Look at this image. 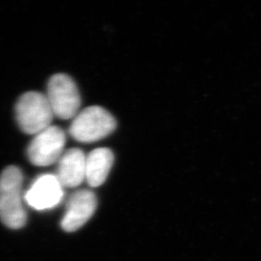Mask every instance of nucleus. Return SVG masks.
Instances as JSON below:
<instances>
[{
  "instance_id": "nucleus-4",
  "label": "nucleus",
  "mask_w": 261,
  "mask_h": 261,
  "mask_svg": "<svg viewBox=\"0 0 261 261\" xmlns=\"http://www.w3.org/2000/svg\"><path fill=\"white\" fill-rule=\"evenodd\" d=\"M47 99L54 115L72 119L79 113L82 99L74 80L65 74L53 75L47 84Z\"/></svg>"
},
{
  "instance_id": "nucleus-7",
  "label": "nucleus",
  "mask_w": 261,
  "mask_h": 261,
  "mask_svg": "<svg viewBox=\"0 0 261 261\" xmlns=\"http://www.w3.org/2000/svg\"><path fill=\"white\" fill-rule=\"evenodd\" d=\"M64 188L56 174L41 175L24 195L28 205L36 210H47L58 205L64 196Z\"/></svg>"
},
{
  "instance_id": "nucleus-9",
  "label": "nucleus",
  "mask_w": 261,
  "mask_h": 261,
  "mask_svg": "<svg viewBox=\"0 0 261 261\" xmlns=\"http://www.w3.org/2000/svg\"><path fill=\"white\" fill-rule=\"evenodd\" d=\"M114 163V155L109 148L91 151L85 160V180L90 187L102 186L109 176Z\"/></svg>"
},
{
  "instance_id": "nucleus-8",
  "label": "nucleus",
  "mask_w": 261,
  "mask_h": 261,
  "mask_svg": "<svg viewBox=\"0 0 261 261\" xmlns=\"http://www.w3.org/2000/svg\"><path fill=\"white\" fill-rule=\"evenodd\" d=\"M86 156L79 148L63 152L57 162L56 176L63 188H75L85 180Z\"/></svg>"
},
{
  "instance_id": "nucleus-5",
  "label": "nucleus",
  "mask_w": 261,
  "mask_h": 261,
  "mask_svg": "<svg viewBox=\"0 0 261 261\" xmlns=\"http://www.w3.org/2000/svg\"><path fill=\"white\" fill-rule=\"evenodd\" d=\"M66 143L65 133L57 126H49L35 135L28 147V158L37 167H47L62 156Z\"/></svg>"
},
{
  "instance_id": "nucleus-3",
  "label": "nucleus",
  "mask_w": 261,
  "mask_h": 261,
  "mask_svg": "<svg viewBox=\"0 0 261 261\" xmlns=\"http://www.w3.org/2000/svg\"><path fill=\"white\" fill-rule=\"evenodd\" d=\"M15 111L19 129L28 135H37L47 129L55 116L47 96L36 91L22 94Z\"/></svg>"
},
{
  "instance_id": "nucleus-6",
  "label": "nucleus",
  "mask_w": 261,
  "mask_h": 261,
  "mask_svg": "<svg viewBox=\"0 0 261 261\" xmlns=\"http://www.w3.org/2000/svg\"><path fill=\"white\" fill-rule=\"evenodd\" d=\"M97 208V197L89 190H79L69 198L61 227L67 232H74L86 224Z\"/></svg>"
},
{
  "instance_id": "nucleus-1",
  "label": "nucleus",
  "mask_w": 261,
  "mask_h": 261,
  "mask_svg": "<svg viewBox=\"0 0 261 261\" xmlns=\"http://www.w3.org/2000/svg\"><path fill=\"white\" fill-rule=\"evenodd\" d=\"M22 182L21 170L15 166L5 168L0 175V221L11 229H19L27 224Z\"/></svg>"
},
{
  "instance_id": "nucleus-2",
  "label": "nucleus",
  "mask_w": 261,
  "mask_h": 261,
  "mask_svg": "<svg viewBox=\"0 0 261 261\" xmlns=\"http://www.w3.org/2000/svg\"><path fill=\"white\" fill-rule=\"evenodd\" d=\"M115 128L116 121L112 113L102 107L92 106L75 115L69 133L79 142L92 143L107 138Z\"/></svg>"
}]
</instances>
